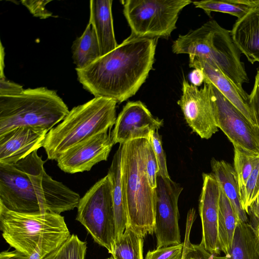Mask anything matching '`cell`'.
<instances>
[{
	"instance_id": "26",
	"label": "cell",
	"mask_w": 259,
	"mask_h": 259,
	"mask_svg": "<svg viewBox=\"0 0 259 259\" xmlns=\"http://www.w3.org/2000/svg\"><path fill=\"white\" fill-rule=\"evenodd\" d=\"M143 245L144 237L128 225L115 241L111 256L115 259H144Z\"/></svg>"
},
{
	"instance_id": "41",
	"label": "cell",
	"mask_w": 259,
	"mask_h": 259,
	"mask_svg": "<svg viewBox=\"0 0 259 259\" xmlns=\"http://www.w3.org/2000/svg\"><path fill=\"white\" fill-rule=\"evenodd\" d=\"M106 259H115V258L112 256H111L110 257H109Z\"/></svg>"
},
{
	"instance_id": "12",
	"label": "cell",
	"mask_w": 259,
	"mask_h": 259,
	"mask_svg": "<svg viewBox=\"0 0 259 259\" xmlns=\"http://www.w3.org/2000/svg\"><path fill=\"white\" fill-rule=\"evenodd\" d=\"M178 104L188 124L201 138L209 139L218 131L205 82L199 89L184 78Z\"/></svg>"
},
{
	"instance_id": "3",
	"label": "cell",
	"mask_w": 259,
	"mask_h": 259,
	"mask_svg": "<svg viewBox=\"0 0 259 259\" xmlns=\"http://www.w3.org/2000/svg\"><path fill=\"white\" fill-rule=\"evenodd\" d=\"M145 139L122 144L121 156L122 186L128 225L144 238L154 233L156 200V190L150 186L145 168Z\"/></svg>"
},
{
	"instance_id": "16",
	"label": "cell",
	"mask_w": 259,
	"mask_h": 259,
	"mask_svg": "<svg viewBox=\"0 0 259 259\" xmlns=\"http://www.w3.org/2000/svg\"><path fill=\"white\" fill-rule=\"evenodd\" d=\"M189 57L190 67L200 70L204 80L211 82L254 127L259 130L248 104L249 95L239 89L211 60L194 55Z\"/></svg>"
},
{
	"instance_id": "10",
	"label": "cell",
	"mask_w": 259,
	"mask_h": 259,
	"mask_svg": "<svg viewBox=\"0 0 259 259\" xmlns=\"http://www.w3.org/2000/svg\"><path fill=\"white\" fill-rule=\"evenodd\" d=\"M207 84L216 125L226 135L234 148L259 156V130L254 127L209 81Z\"/></svg>"
},
{
	"instance_id": "38",
	"label": "cell",
	"mask_w": 259,
	"mask_h": 259,
	"mask_svg": "<svg viewBox=\"0 0 259 259\" xmlns=\"http://www.w3.org/2000/svg\"><path fill=\"white\" fill-rule=\"evenodd\" d=\"M4 58H5V52L4 48L3 46L2 43L1 42V59H0V79L5 78L4 74Z\"/></svg>"
},
{
	"instance_id": "32",
	"label": "cell",
	"mask_w": 259,
	"mask_h": 259,
	"mask_svg": "<svg viewBox=\"0 0 259 259\" xmlns=\"http://www.w3.org/2000/svg\"><path fill=\"white\" fill-rule=\"evenodd\" d=\"M184 243L149 250L144 259H182Z\"/></svg>"
},
{
	"instance_id": "14",
	"label": "cell",
	"mask_w": 259,
	"mask_h": 259,
	"mask_svg": "<svg viewBox=\"0 0 259 259\" xmlns=\"http://www.w3.org/2000/svg\"><path fill=\"white\" fill-rule=\"evenodd\" d=\"M111 136L104 132L70 148L56 160L63 171L75 174L89 171L98 163L107 160L113 145Z\"/></svg>"
},
{
	"instance_id": "29",
	"label": "cell",
	"mask_w": 259,
	"mask_h": 259,
	"mask_svg": "<svg viewBox=\"0 0 259 259\" xmlns=\"http://www.w3.org/2000/svg\"><path fill=\"white\" fill-rule=\"evenodd\" d=\"M87 248L86 242L72 234L43 259H85Z\"/></svg>"
},
{
	"instance_id": "6",
	"label": "cell",
	"mask_w": 259,
	"mask_h": 259,
	"mask_svg": "<svg viewBox=\"0 0 259 259\" xmlns=\"http://www.w3.org/2000/svg\"><path fill=\"white\" fill-rule=\"evenodd\" d=\"M172 51L176 54H186L203 57L213 62L223 73L239 89L245 91L244 83L249 82L241 52L235 45L231 31L215 20L180 35L173 42Z\"/></svg>"
},
{
	"instance_id": "28",
	"label": "cell",
	"mask_w": 259,
	"mask_h": 259,
	"mask_svg": "<svg viewBox=\"0 0 259 259\" xmlns=\"http://www.w3.org/2000/svg\"><path fill=\"white\" fill-rule=\"evenodd\" d=\"M234 168L240 195L251 172L259 161V156L246 153L234 147Z\"/></svg>"
},
{
	"instance_id": "37",
	"label": "cell",
	"mask_w": 259,
	"mask_h": 259,
	"mask_svg": "<svg viewBox=\"0 0 259 259\" xmlns=\"http://www.w3.org/2000/svg\"><path fill=\"white\" fill-rule=\"evenodd\" d=\"M189 76L191 84L197 87L201 85L204 80L202 72L198 69H194Z\"/></svg>"
},
{
	"instance_id": "27",
	"label": "cell",
	"mask_w": 259,
	"mask_h": 259,
	"mask_svg": "<svg viewBox=\"0 0 259 259\" xmlns=\"http://www.w3.org/2000/svg\"><path fill=\"white\" fill-rule=\"evenodd\" d=\"M240 196L243 209L257 222L259 221V161Z\"/></svg>"
},
{
	"instance_id": "31",
	"label": "cell",
	"mask_w": 259,
	"mask_h": 259,
	"mask_svg": "<svg viewBox=\"0 0 259 259\" xmlns=\"http://www.w3.org/2000/svg\"><path fill=\"white\" fill-rule=\"evenodd\" d=\"M155 153L159 168L158 176L163 178H169L165 153L162 148L161 139L158 131H153L148 139Z\"/></svg>"
},
{
	"instance_id": "8",
	"label": "cell",
	"mask_w": 259,
	"mask_h": 259,
	"mask_svg": "<svg viewBox=\"0 0 259 259\" xmlns=\"http://www.w3.org/2000/svg\"><path fill=\"white\" fill-rule=\"evenodd\" d=\"M76 220L94 241L112 254L115 243V224L112 185L109 176L97 182L80 198Z\"/></svg>"
},
{
	"instance_id": "7",
	"label": "cell",
	"mask_w": 259,
	"mask_h": 259,
	"mask_svg": "<svg viewBox=\"0 0 259 259\" xmlns=\"http://www.w3.org/2000/svg\"><path fill=\"white\" fill-rule=\"evenodd\" d=\"M69 112L57 92L46 87L24 89L16 96H0V136L18 127L49 131Z\"/></svg>"
},
{
	"instance_id": "15",
	"label": "cell",
	"mask_w": 259,
	"mask_h": 259,
	"mask_svg": "<svg viewBox=\"0 0 259 259\" xmlns=\"http://www.w3.org/2000/svg\"><path fill=\"white\" fill-rule=\"evenodd\" d=\"M202 178L203 186L199 201L202 225L200 244L210 253L218 255L221 251L218 232L220 186L212 173H203Z\"/></svg>"
},
{
	"instance_id": "5",
	"label": "cell",
	"mask_w": 259,
	"mask_h": 259,
	"mask_svg": "<svg viewBox=\"0 0 259 259\" xmlns=\"http://www.w3.org/2000/svg\"><path fill=\"white\" fill-rule=\"evenodd\" d=\"M116 103L111 99L95 97L73 107L47 133L42 147L48 158L57 160L74 145L107 132L115 123Z\"/></svg>"
},
{
	"instance_id": "21",
	"label": "cell",
	"mask_w": 259,
	"mask_h": 259,
	"mask_svg": "<svg viewBox=\"0 0 259 259\" xmlns=\"http://www.w3.org/2000/svg\"><path fill=\"white\" fill-rule=\"evenodd\" d=\"M121 156L122 144H120L113 156L107 174L111 180L112 185V198L115 224V241L123 233L128 223L122 191Z\"/></svg>"
},
{
	"instance_id": "4",
	"label": "cell",
	"mask_w": 259,
	"mask_h": 259,
	"mask_svg": "<svg viewBox=\"0 0 259 259\" xmlns=\"http://www.w3.org/2000/svg\"><path fill=\"white\" fill-rule=\"evenodd\" d=\"M0 229L11 247L29 256L38 247L48 254L70 236L64 218L60 214L19 213L1 203Z\"/></svg>"
},
{
	"instance_id": "17",
	"label": "cell",
	"mask_w": 259,
	"mask_h": 259,
	"mask_svg": "<svg viewBox=\"0 0 259 259\" xmlns=\"http://www.w3.org/2000/svg\"><path fill=\"white\" fill-rule=\"evenodd\" d=\"M48 132L18 127L0 136V164H14L43 147Z\"/></svg>"
},
{
	"instance_id": "2",
	"label": "cell",
	"mask_w": 259,
	"mask_h": 259,
	"mask_svg": "<svg viewBox=\"0 0 259 259\" xmlns=\"http://www.w3.org/2000/svg\"><path fill=\"white\" fill-rule=\"evenodd\" d=\"M34 151L17 162L0 164V203L24 213L60 214L77 207L79 195L53 179Z\"/></svg>"
},
{
	"instance_id": "39",
	"label": "cell",
	"mask_w": 259,
	"mask_h": 259,
	"mask_svg": "<svg viewBox=\"0 0 259 259\" xmlns=\"http://www.w3.org/2000/svg\"><path fill=\"white\" fill-rule=\"evenodd\" d=\"M47 255L38 247L29 256V259H43Z\"/></svg>"
},
{
	"instance_id": "22",
	"label": "cell",
	"mask_w": 259,
	"mask_h": 259,
	"mask_svg": "<svg viewBox=\"0 0 259 259\" xmlns=\"http://www.w3.org/2000/svg\"><path fill=\"white\" fill-rule=\"evenodd\" d=\"M227 259H259V237L248 222L238 221Z\"/></svg>"
},
{
	"instance_id": "18",
	"label": "cell",
	"mask_w": 259,
	"mask_h": 259,
	"mask_svg": "<svg viewBox=\"0 0 259 259\" xmlns=\"http://www.w3.org/2000/svg\"><path fill=\"white\" fill-rule=\"evenodd\" d=\"M231 34L235 45L248 61L259 62V8L237 19Z\"/></svg>"
},
{
	"instance_id": "35",
	"label": "cell",
	"mask_w": 259,
	"mask_h": 259,
	"mask_svg": "<svg viewBox=\"0 0 259 259\" xmlns=\"http://www.w3.org/2000/svg\"><path fill=\"white\" fill-rule=\"evenodd\" d=\"M24 89L22 87L5 78L0 79V96H13L21 94Z\"/></svg>"
},
{
	"instance_id": "25",
	"label": "cell",
	"mask_w": 259,
	"mask_h": 259,
	"mask_svg": "<svg viewBox=\"0 0 259 259\" xmlns=\"http://www.w3.org/2000/svg\"><path fill=\"white\" fill-rule=\"evenodd\" d=\"M196 8L208 16L212 12L229 14L240 19L251 10L259 8V0H204L192 2Z\"/></svg>"
},
{
	"instance_id": "19",
	"label": "cell",
	"mask_w": 259,
	"mask_h": 259,
	"mask_svg": "<svg viewBox=\"0 0 259 259\" xmlns=\"http://www.w3.org/2000/svg\"><path fill=\"white\" fill-rule=\"evenodd\" d=\"M112 0L90 2L89 22L96 34L101 56L114 50L118 46L114 31Z\"/></svg>"
},
{
	"instance_id": "30",
	"label": "cell",
	"mask_w": 259,
	"mask_h": 259,
	"mask_svg": "<svg viewBox=\"0 0 259 259\" xmlns=\"http://www.w3.org/2000/svg\"><path fill=\"white\" fill-rule=\"evenodd\" d=\"M145 168L150 186L155 189L159 171L157 161L153 149L148 140L145 139L144 144Z\"/></svg>"
},
{
	"instance_id": "33",
	"label": "cell",
	"mask_w": 259,
	"mask_h": 259,
	"mask_svg": "<svg viewBox=\"0 0 259 259\" xmlns=\"http://www.w3.org/2000/svg\"><path fill=\"white\" fill-rule=\"evenodd\" d=\"M51 1H21V3L25 6L30 13L34 16L41 19H46L52 17L53 14L46 9V5Z\"/></svg>"
},
{
	"instance_id": "36",
	"label": "cell",
	"mask_w": 259,
	"mask_h": 259,
	"mask_svg": "<svg viewBox=\"0 0 259 259\" xmlns=\"http://www.w3.org/2000/svg\"><path fill=\"white\" fill-rule=\"evenodd\" d=\"M0 259H29V256L15 249L13 251H3L0 253Z\"/></svg>"
},
{
	"instance_id": "11",
	"label": "cell",
	"mask_w": 259,
	"mask_h": 259,
	"mask_svg": "<svg viewBox=\"0 0 259 259\" xmlns=\"http://www.w3.org/2000/svg\"><path fill=\"white\" fill-rule=\"evenodd\" d=\"M183 189L170 178L157 176L154 230L156 248L181 243L178 202Z\"/></svg>"
},
{
	"instance_id": "23",
	"label": "cell",
	"mask_w": 259,
	"mask_h": 259,
	"mask_svg": "<svg viewBox=\"0 0 259 259\" xmlns=\"http://www.w3.org/2000/svg\"><path fill=\"white\" fill-rule=\"evenodd\" d=\"M72 53L75 69H78L87 67L101 57L98 41L90 23L82 35L73 41Z\"/></svg>"
},
{
	"instance_id": "34",
	"label": "cell",
	"mask_w": 259,
	"mask_h": 259,
	"mask_svg": "<svg viewBox=\"0 0 259 259\" xmlns=\"http://www.w3.org/2000/svg\"><path fill=\"white\" fill-rule=\"evenodd\" d=\"M248 104L259 127V68L255 76L253 89L248 96Z\"/></svg>"
},
{
	"instance_id": "20",
	"label": "cell",
	"mask_w": 259,
	"mask_h": 259,
	"mask_svg": "<svg viewBox=\"0 0 259 259\" xmlns=\"http://www.w3.org/2000/svg\"><path fill=\"white\" fill-rule=\"evenodd\" d=\"M212 174L220 188L230 202L239 221L247 222V213L243 209L239 189L234 166L223 160L212 158L211 160Z\"/></svg>"
},
{
	"instance_id": "13",
	"label": "cell",
	"mask_w": 259,
	"mask_h": 259,
	"mask_svg": "<svg viewBox=\"0 0 259 259\" xmlns=\"http://www.w3.org/2000/svg\"><path fill=\"white\" fill-rule=\"evenodd\" d=\"M163 124V120L154 117L140 101L128 102L116 118L111 138L114 144L119 145L136 139L148 140Z\"/></svg>"
},
{
	"instance_id": "9",
	"label": "cell",
	"mask_w": 259,
	"mask_h": 259,
	"mask_svg": "<svg viewBox=\"0 0 259 259\" xmlns=\"http://www.w3.org/2000/svg\"><path fill=\"white\" fill-rule=\"evenodd\" d=\"M123 14L131 29L130 36L168 38L176 29L181 11L190 0H126Z\"/></svg>"
},
{
	"instance_id": "24",
	"label": "cell",
	"mask_w": 259,
	"mask_h": 259,
	"mask_svg": "<svg viewBox=\"0 0 259 259\" xmlns=\"http://www.w3.org/2000/svg\"><path fill=\"white\" fill-rule=\"evenodd\" d=\"M220 186V185H219ZM218 215V240L221 251L228 254L238 221L232 206L220 188Z\"/></svg>"
},
{
	"instance_id": "40",
	"label": "cell",
	"mask_w": 259,
	"mask_h": 259,
	"mask_svg": "<svg viewBox=\"0 0 259 259\" xmlns=\"http://www.w3.org/2000/svg\"><path fill=\"white\" fill-rule=\"evenodd\" d=\"M254 227L255 228L257 235L259 237V221L255 223V226Z\"/></svg>"
},
{
	"instance_id": "1",
	"label": "cell",
	"mask_w": 259,
	"mask_h": 259,
	"mask_svg": "<svg viewBox=\"0 0 259 259\" xmlns=\"http://www.w3.org/2000/svg\"><path fill=\"white\" fill-rule=\"evenodd\" d=\"M156 38L130 36L85 68L75 69L79 82L95 98L121 103L135 95L152 69Z\"/></svg>"
}]
</instances>
